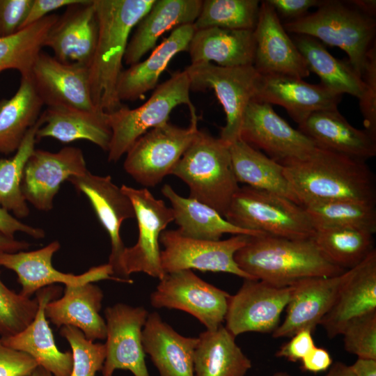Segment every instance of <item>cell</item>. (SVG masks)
I'll list each match as a JSON object with an SVG mask.
<instances>
[{
  "label": "cell",
  "instance_id": "cell-12",
  "mask_svg": "<svg viewBox=\"0 0 376 376\" xmlns=\"http://www.w3.org/2000/svg\"><path fill=\"white\" fill-rule=\"evenodd\" d=\"M230 295L203 281L191 269L166 273L150 295L157 308L178 309L195 317L207 330L225 320Z\"/></svg>",
  "mask_w": 376,
  "mask_h": 376
},
{
  "label": "cell",
  "instance_id": "cell-16",
  "mask_svg": "<svg viewBox=\"0 0 376 376\" xmlns=\"http://www.w3.org/2000/svg\"><path fill=\"white\" fill-rule=\"evenodd\" d=\"M88 171L82 150L66 146L52 152L35 149L25 165L22 191L26 202L40 211L53 208L61 185Z\"/></svg>",
  "mask_w": 376,
  "mask_h": 376
},
{
  "label": "cell",
  "instance_id": "cell-38",
  "mask_svg": "<svg viewBox=\"0 0 376 376\" xmlns=\"http://www.w3.org/2000/svg\"><path fill=\"white\" fill-rule=\"evenodd\" d=\"M58 17L52 13L12 36L0 38V72L15 70L21 77L30 76L45 38Z\"/></svg>",
  "mask_w": 376,
  "mask_h": 376
},
{
  "label": "cell",
  "instance_id": "cell-7",
  "mask_svg": "<svg viewBox=\"0 0 376 376\" xmlns=\"http://www.w3.org/2000/svg\"><path fill=\"white\" fill-rule=\"evenodd\" d=\"M191 84L187 71L176 72L156 86L141 106L130 109L123 105L106 113L111 131L108 161L118 162L134 143L150 130L169 122L171 111L180 104L195 109L190 100Z\"/></svg>",
  "mask_w": 376,
  "mask_h": 376
},
{
  "label": "cell",
  "instance_id": "cell-51",
  "mask_svg": "<svg viewBox=\"0 0 376 376\" xmlns=\"http://www.w3.org/2000/svg\"><path fill=\"white\" fill-rule=\"evenodd\" d=\"M80 0H32L31 5L21 29L42 19L60 8L67 7Z\"/></svg>",
  "mask_w": 376,
  "mask_h": 376
},
{
  "label": "cell",
  "instance_id": "cell-3",
  "mask_svg": "<svg viewBox=\"0 0 376 376\" xmlns=\"http://www.w3.org/2000/svg\"><path fill=\"white\" fill-rule=\"evenodd\" d=\"M234 258L239 267L253 279L276 287L290 286L308 277L337 276L346 271L331 262L313 238L251 236Z\"/></svg>",
  "mask_w": 376,
  "mask_h": 376
},
{
  "label": "cell",
  "instance_id": "cell-4",
  "mask_svg": "<svg viewBox=\"0 0 376 376\" xmlns=\"http://www.w3.org/2000/svg\"><path fill=\"white\" fill-rule=\"evenodd\" d=\"M375 12L373 0H324L316 11L283 25L288 33L343 49L361 77L368 52L375 44Z\"/></svg>",
  "mask_w": 376,
  "mask_h": 376
},
{
  "label": "cell",
  "instance_id": "cell-35",
  "mask_svg": "<svg viewBox=\"0 0 376 376\" xmlns=\"http://www.w3.org/2000/svg\"><path fill=\"white\" fill-rule=\"evenodd\" d=\"M43 106L31 77H21L15 95L0 100V155L16 152Z\"/></svg>",
  "mask_w": 376,
  "mask_h": 376
},
{
  "label": "cell",
  "instance_id": "cell-39",
  "mask_svg": "<svg viewBox=\"0 0 376 376\" xmlns=\"http://www.w3.org/2000/svg\"><path fill=\"white\" fill-rule=\"evenodd\" d=\"M313 240L331 262L345 269L360 264L375 249L373 234L357 228H317Z\"/></svg>",
  "mask_w": 376,
  "mask_h": 376
},
{
  "label": "cell",
  "instance_id": "cell-32",
  "mask_svg": "<svg viewBox=\"0 0 376 376\" xmlns=\"http://www.w3.org/2000/svg\"><path fill=\"white\" fill-rule=\"evenodd\" d=\"M36 139L53 138L68 143L83 139L107 151L111 131L106 113L66 107H47L40 116Z\"/></svg>",
  "mask_w": 376,
  "mask_h": 376
},
{
  "label": "cell",
  "instance_id": "cell-50",
  "mask_svg": "<svg viewBox=\"0 0 376 376\" xmlns=\"http://www.w3.org/2000/svg\"><path fill=\"white\" fill-rule=\"evenodd\" d=\"M324 0H267L280 20L290 22L306 15L309 8L319 7Z\"/></svg>",
  "mask_w": 376,
  "mask_h": 376
},
{
  "label": "cell",
  "instance_id": "cell-45",
  "mask_svg": "<svg viewBox=\"0 0 376 376\" xmlns=\"http://www.w3.org/2000/svg\"><path fill=\"white\" fill-rule=\"evenodd\" d=\"M340 335L347 352L376 360V311L350 320Z\"/></svg>",
  "mask_w": 376,
  "mask_h": 376
},
{
  "label": "cell",
  "instance_id": "cell-52",
  "mask_svg": "<svg viewBox=\"0 0 376 376\" xmlns=\"http://www.w3.org/2000/svg\"><path fill=\"white\" fill-rule=\"evenodd\" d=\"M0 232L7 236L14 237L17 232L26 233L35 239H42L45 236V231L40 228L27 225L10 212L0 207Z\"/></svg>",
  "mask_w": 376,
  "mask_h": 376
},
{
  "label": "cell",
  "instance_id": "cell-25",
  "mask_svg": "<svg viewBox=\"0 0 376 376\" xmlns=\"http://www.w3.org/2000/svg\"><path fill=\"white\" fill-rule=\"evenodd\" d=\"M298 130L319 148L364 162L376 155V136L354 127L337 109L313 113Z\"/></svg>",
  "mask_w": 376,
  "mask_h": 376
},
{
  "label": "cell",
  "instance_id": "cell-54",
  "mask_svg": "<svg viewBox=\"0 0 376 376\" xmlns=\"http://www.w3.org/2000/svg\"><path fill=\"white\" fill-rule=\"evenodd\" d=\"M31 246L25 241H19L0 232V252L15 253L24 251Z\"/></svg>",
  "mask_w": 376,
  "mask_h": 376
},
{
  "label": "cell",
  "instance_id": "cell-27",
  "mask_svg": "<svg viewBox=\"0 0 376 376\" xmlns=\"http://www.w3.org/2000/svg\"><path fill=\"white\" fill-rule=\"evenodd\" d=\"M197 343L198 337L180 335L157 313H148L142 331V343L159 376H194Z\"/></svg>",
  "mask_w": 376,
  "mask_h": 376
},
{
  "label": "cell",
  "instance_id": "cell-36",
  "mask_svg": "<svg viewBox=\"0 0 376 376\" xmlns=\"http://www.w3.org/2000/svg\"><path fill=\"white\" fill-rule=\"evenodd\" d=\"M230 154L237 182L279 194L297 203L283 165L241 139L230 146Z\"/></svg>",
  "mask_w": 376,
  "mask_h": 376
},
{
  "label": "cell",
  "instance_id": "cell-31",
  "mask_svg": "<svg viewBox=\"0 0 376 376\" xmlns=\"http://www.w3.org/2000/svg\"><path fill=\"white\" fill-rule=\"evenodd\" d=\"M255 47L253 30L210 27L195 31L187 52L191 65L230 68L253 65Z\"/></svg>",
  "mask_w": 376,
  "mask_h": 376
},
{
  "label": "cell",
  "instance_id": "cell-10",
  "mask_svg": "<svg viewBox=\"0 0 376 376\" xmlns=\"http://www.w3.org/2000/svg\"><path fill=\"white\" fill-rule=\"evenodd\" d=\"M123 191L130 199L137 221L139 236L136 244L125 247L120 260L123 279L142 272L161 279L165 275L161 263L159 238L174 221L171 207L156 198L147 188L136 189L123 185Z\"/></svg>",
  "mask_w": 376,
  "mask_h": 376
},
{
  "label": "cell",
  "instance_id": "cell-8",
  "mask_svg": "<svg viewBox=\"0 0 376 376\" xmlns=\"http://www.w3.org/2000/svg\"><path fill=\"white\" fill-rule=\"evenodd\" d=\"M190 113L188 127L168 122L143 134L127 150L124 169L136 182L145 188L152 187L171 175L199 132L196 110Z\"/></svg>",
  "mask_w": 376,
  "mask_h": 376
},
{
  "label": "cell",
  "instance_id": "cell-47",
  "mask_svg": "<svg viewBox=\"0 0 376 376\" xmlns=\"http://www.w3.org/2000/svg\"><path fill=\"white\" fill-rule=\"evenodd\" d=\"M31 3L32 0H0V38L21 30Z\"/></svg>",
  "mask_w": 376,
  "mask_h": 376
},
{
  "label": "cell",
  "instance_id": "cell-55",
  "mask_svg": "<svg viewBox=\"0 0 376 376\" xmlns=\"http://www.w3.org/2000/svg\"><path fill=\"white\" fill-rule=\"evenodd\" d=\"M356 376H376V360L360 359L351 366Z\"/></svg>",
  "mask_w": 376,
  "mask_h": 376
},
{
  "label": "cell",
  "instance_id": "cell-19",
  "mask_svg": "<svg viewBox=\"0 0 376 376\" xmlns=\"http://www.w3.org/2000/svg\"><path fill=\"white\" fill-rule=\"evenodd\" d=\"M253 66L263 75H284L303 79L310 70L274 9L267 1L260 4L253 29Z\"/></svg>",
  "mask_w": 376,
  "mask_h": 376
},
{
  "label": "cell",
  "instance_id": "cell-24",
  "mask_svg": "<svg viewBox=\"0 0 376 376\" xmlns=\"http://www.w3.org/2000/svg\"><path fill=\"white\" fill-rule=\"evenodd\" d=\"M342 95L321 84L284 75H262L256 100L285 109L298 125L316 111L337 109Z\"/></svg>",
  "mask_w": 376,
  "mask_h": 376
},
{
  "label": "cell",
  "instance_id": "cell-23",
  "mask_svg": "<svg viewBox=\"0 0 376 376\" xmlns=\"http://www.w3.org/2000/svg\"><path fill=\"white\" fill-rule=\"evenodd\" d=\"M61 287L49 285L36 292L38 309L32 322L18 334L1 338L3 343L32 357L39 366L54 376H70L72 368V352H61L45 313L47 304L61 292Z\"/></svg>",
  "mask_w": 376,
  "mask_h": 376
},
{
  "label": "cell",
  "instance_id": "cell-46",
  "mask_svg": "<svg viewBox=\"0 0 376 376\" xmlns=\"http://www.w3.org/2000/svg\"><path fill=\"white\" fill-rule=\"evenodd\" d=\"M363 92L359 106L363 118L365 130L376 136V45L368 52L363 72Z\"/></svg>",
  "mask_w": 376,
  "mask_h": 376
},
{
  "label": "cell",
  "instance_id": "cell-49",
  "mask_svg": "<svg viewBox=\"0 0 376 376\" xmlns=\"http://www.w3.org/2000/svg\"><path fill=\"white\" fill-rule=\"evenodd\" d=\"M310 329H303L293 335L276 352V357L285 358L291 362L301 361L315 346Z\"/></svg>",
  "mask_w": 376,
  "mask_h": 376
},
{
  "label": "cell",
  "instance_id": "cell-26",
  "mask_svg": "<svg viewBox=\"0 0 376 376\" xmlns=\"http://www.w3.org/2000/svg\"><path fill=\"white\" fill-rule=\"evenodd\" d=\"M376 311V251L354 267L321 321L327 336L340 335L353 318Z\"/></svg>",
  "mask_w": 376,
  "mask_h": 376
},
{
  "label": "cell",
  "instance_id": "cell-43",
  "mask_svg": "<svg viewBox=\"0 0 376 376\" xmlns=\"http://www.w3.org/2000/svg\"><path fill=\"white\" fill-rule=\"evenodd\" d=\"M38 309L36 298L31 299L15 292L0 278V338L14 336L24 329L34 319Z\"/></svg>",
  "mask_w": 376,
  "mask_h": 376
},
{
  "label": "cell",
  "instance_id": "cell-9",
  "mask_svg": "<svg viewBox=\"0 0 376 376\" xmlns=\"http://www.w3.org/2000/svg\"><path fill=\"white\" fill-rule=\"evenodd\" d=\"M185 70L191 91L212 89L223 107L226 125L219 138L228 146L239 140L245 111L256 100L262 75L253 65L226 68L191 64Z\"/></svg>",
  "mask_w": 376,
  "mask_h": 376
},
{
  "label": "cell",
  "instance_id": "cell-17",
  "mask_svg": "<svg viewBox=\"0 0 376 376\" xmlns=\"http://www.w3.org/2000/svg\"><path fill=\"white\" fill-rule=\"evenodd\" d=\"M60 249V243L53 241L35 251H21L15 253L0 252V266L13 270L17 275L22 285L21 294L30 297L34 292L54 283L77 285L112 279L132 283L113 276L111 266L107 263L90 268L80 275L65 274L56 269L52 263L54 254Z\"/></svg>",
  "mask_w": 376,
  "mask_h": 376
},
{
  "label": "cell",
  "instance_id": "cell-40",
  "mask_svg": "<svg viewBox=\"0 0 376 376\" xmlns=\"http://www.w3.org/2000/svg\"><path fill=\"white\" fill-rule=\"evenodd\" d=\"M41 125L39 118L26 134L15 155L10 158H0V207L17 218H25L30 212L22 191V182L25 165L36 149V132Z\"/></svg>",
  "mask_w": 376,
  "mask_h": 376
},
{
  "label": "cell",
  "instance_id": "cell-58",
  "mask_svg": "<svg viewBox=\"0 0 376 376\" xmlns=\"http://www.w3.org/2000/svg\"><path fill=\"white\" fill-rule=\"evenodd\" d=\"M272 376H292V375L285 371H278V372L274 373Z\"/></svg>",
  "mask_w": 376,
  "mask_h": 376
},
{
  "label": "cell",
  "instance_id": "cell-44",
  "mask_svg": "<svg viewBox=\"0 0 376 376\" xmlns=\"http://www.w3.org/2000/svg\"><path fill=\"white\" fill-rule=\"evenodd\" d=\"M60 334L72 348L73 361L70 376H95L97 371L102 370L106 358L104 344L94 343L73 326H63Z\"/></svg>",
  "mask_w": 376,
  "mask_h": 376
},
{
  "label": "cell",
  "instance_id": "cell-30",
  "mask_svg": "<svg viewBox=\"0 0 376 376\" xmlns=\"http://www.w3.org/2000/svg\"><path fill=\"white\" fill-rule=\"evenodd\" d=\"M201 0H155L139 21L130 38L124 56L128 65L139 61L154 49L158 38L166 31L194 24L202 6Z\"/></svg>",
  "mask_w": 376,
  "mask_h": 376
},
{
  "label": "cell",
  "instance_id": "cell-56",
  "mask_svg": "<svg viewBox=\"0 0 376 376\" xmlns=\"http://www.w3.org/2000/svg\"><path fill=\"white\" fill-rule=\"evenodd\" d=\"M325 376H356L351 366L343 362L333 363Z\"/></svg>",
  "mask_w": 376,
  "mask_h": 376
},
{
  "label": "cell",
  "instance_id": "cell-11",
  "mask_svg": "<svg viewBox=\"0 0 376 376\" xmlns=\"http://www.w3.org/2000/svg\"><path fill=\"white\" fill-rule=\"evenodd\" d=\"M251 236L236 235L224 240H203L185 237L178 230H164L159 238L161 263L165 274L184 269L229 273L253 279L235 260V254Z\"/></svg>",
  "mask_w": 376,
  "mask_h": 376
},
{
  "label": "cell",
  "instance_id": "cell-15",
  "mask_svg": "<svg viewBox=\"0 0 376 376\" xmlns=\"http://www.w3.org/2000/svg\"><path fill=\"white\" fill-rule=\"evenodd\" d=\"M104 315L107 341L102 376H113L118 369L130 370L134 376H150L142 343L147 310L142 306L116 304L107 307Z\"/></svg>",
  "mask_w": 376,
  "mask_h": 376
},
{
  "label": "cell",
  "instance_id": "cell-13",
  "mask_svg": "<svg viewBox=\"0 0 376 376\" xmlns=\"http://www.w3.org/2000/svg\"><path fill=\"white\" fill-rule=\"evenodd\" d=\"M240 139L283 166L307 157L317 148L279 116L271 104L256 100L245 111Z\"/></svg>",
  "mask_w": 376,
  "mask_h": 376
},
{
  "label": "cell",
  "instance_id": "cell-34",
  "mask_svg": "<svg viewBox=\"0 0 376 376\" xmlns=\"http://www.w3.org/2000/svg\"><path fill=\"white\" fill-rule=\"evenodd\" d=\"M235 338L223 325L202 332L194 351V376H245L251 361Z\"/></svg>",
  "mask_w": 376,
  "mask_h": 376
},
{
  "label": "cell",
  "instance_id": "cell-42",
  "mask_svg": "<svg viewBox=\"0 0 376 376\" xmlns=\"http://www.w3.org/2000/svg\"><path fill=\"white\" fill-rule=\"evenodd\" d=\"M260 4L258 0H205L193 24L196 30L210 27L253 30Z\"/></svg>",
  "mask_w": 376,
  "mask_h": 376
},
{
  "label": "cell",
  "instance_id": "cell-1",
  "mask_svg": "<svg viewBox=\"0 0 376 376\" xmlns=\"http://www.w3.org/2000/svg\"><path fill=\"white\" fill-rule=\"evenodd\" d=\"M284 174L299 205L350 200L376 203V180L366 162L316 148L290 162Z\"/></svg>",
  "mask_w": 376,
  "mask_h": 376
},
{
  "label": "cell",
  "instance_id": "cell-53",
  "mask_svg": "<svg viewBox=\"0 0 376 376\" xmlns=\"http://www.w3.org/2000/svg\"><path fill=\"white\" fill-rule=\"evenodd\" d=\"M301 361L302 370L315 374L327 370L333 363L329 352L325 348L316 346Z\"/></svg>",
  "mask_w": 376,
  "mask_h": 376
},
{
  "label": "cell",
  "instance_id": "cell-37",
  "mask_svg": "<svg viewBox=\"0 0 376 376\" xmlns=\"http://www.w3.org/2000/svg\"><path fill=\"white\" fill-rule=\"evenodd\" d=\"M292 40L309 70L320 77L322 85L335 93H347L360 99L364 83L348 60L334 57L321 42L313 37L295 35Z\"/></svg>",
  "mask_w": 376,
  "mask_h": 376
},
{
  "label": "cell",
  "instance_id": "cell-14",
  "mask_svg": "<svg viewBox=\"0 0 376 376\" xmlns=\"http://www.w3.org/2000/svg\"><path fill=\"white\" fill-rule=\"evenodd\" d=\"M292 286L276 287L256 279L243 284L229 299L226 329L235 337L246 332L272 334L292 295Z\"/></svg>",
  "mask_w": 376,
  "mask_h": 376
},
{
  "label": "cell",
  "instance_id": "cell-33",
  "mask_svg": "<svg viewBox=\"0 0 376 376\" xmlns=\"http://www.w3.org/2000/svg\"><path fill=\"white\" fill-rule=\"evenodd\" d=\"M162 193L171 205L177 229L182 235L198 240L217 241L226 233L260 236L263 233L240 228L232 224L212 207L190 197L181 196L169 185Z\"/></svg>",
  "mask_w": 376,
  "mask_h": 376
},
{
  "label": "cell",
  "instance_id": "cell-57",
  "mask_svg": "<svg viewBox=\"0 0 376 376\" xmlns=\"http://www.w3.org/2000/svg\"><path fill=\"white\" fill-rule=\"evenodd\" d=\"M26 376H54L50 372L40 366H38L29 375Z\"/></svg>",
  "mask_w": 376,
  "mask_h": 376
},
{
  "label": "cell",
  "instance_id": "cell-28",
  "mask_svg": "<svg viewBox=\"0 0 376 376\" xmlns=\"http://www.w3.org/2000/svg\"><path fill=\"white\" fill-rule=\"evenodd\" d=\"M103 297L102 290L93 283L65 285L63 297L45 306V316L58 328H78L90 340L105 339L106 322L100 315Z\"/></svg>",
  "mask_w": 376,
  "mask_h": 376
},
{
  "label": "cell",
  "instance_id": "cell-18",
  "mask_svg": "<svg viewBox=\"0 0 376 376\" xmlns=\"http://www.w3.org/2000/svg\"><path fill=\"white\" fill-rule=\"evenodd\" d=\"M30 77L47 107L96 110L91 100L88 66L62 62L41 51Z\"/></svg>",
  "mask_w": 376,
  "mask_h": 376
},
{
  "label": "cell",
  "instance_id": "cell-22",
  "mask_svg": "<svg viewBox=\"0 0 376 376\" xmlns=\"http://www.w3.org/2000/svg\"><path fill=\"white\" fill-rule=\"evenodd\" d=\"M65 8L50 28L43 47L51 49L54 56L62 62L89 68L98 34L94 0H80Z\"/></svg>",
  "mask_w": 376,
  "mask_h": 376
},
{
  "label": "cell",
  "instance_id": "cell-48",
  "mask_svg": "<svg viewBox=\"0 0 376 376\" xmlns=\"http://www.w3.org/2000/svg\"><path fill=\"white\" fill-rule=\"evenodd\" d=\"M38 366L32 357L5 345L0 338V376H26Z\"/></svg>",
  "mask_w": 376,
  "mask_h": 376
},
{
  "label": "cell",
  "instance_id": "cell-41",
  "mask_svg": "<svg viewBox=\"0 0 376 376\" xmlns=\"http://www.w3.org/2000/svg\"><path fill=\"white\" fill-rule=\"evenodd\" d=\"M315 229L352 228L376 232L375 205L350 200L314 203L304 206Z\"/></svg>",
  "mask_w": 376,
  "mask_h": 376
},
{
  "label": "cell",
  "instance_id": "cell-21",
  "mask_svg": "<svg viewBox=\"0 0 376 376\" xmlns=\"http://www.w3.org/2000/svg\"><path fill=\"white\" fill-rule=\"evenodd\" d=\"M354 267L337 276L305 278L290 285L292 295L286 306L285 318L272 333V337H292L303 329L313 332L331 308Z\"/></svg>",
  "mask_w": 376,
  "mask_h": 376
},
{
  "label": "cell",
  "instance_id": "cell-6",
  "mask_svg": "<svg viewBox=\"0 0 376 376\" xmlns=\"http://www.w3.org/2000/svg\"><path fill=\"white\" fill-rule=\"evenodd\" d=\"M225 219L242 229L293 240L311 239L315 228L304 207L279 194L239 187Z\"/></svg>",
  "mask_w": 376,
  "mask_h": 376
},
{
  "label": "cell",
  "instance_id": "cell-20",
  "mask_svg": "<svg viewBox=\"0 0 376 376\" xmlns=\"http://www.w3.org/2000/svg\"><path fill=\"white\" fill-rule=\"evenodd\" d=\"M68 181L90 201L110 239L111 253L108 264L111 266L114 274L123 278L120 260L125 246L120 236V228L125 220L135 218L130 199L113 182L110 175H97L88 171L84 175L69 178Z\"/></svg>",
  "mask_w": 376,
  "mask_h": 376
},
{
  "label": "cell",
  "instance_id": "cell-2",
  "mask_svg": "<svg viewBox=\"0 0 376 376\" xmlns=\"http://www.w3.org/2000/svg\"><path fill=\"white\" fill-rule=\"evenodd\" d=\"M155 0H94L98 23L95 52L89 65L95 109L109 113L123 106L117 84L132 30Z\"/></svg>",
  "mask_w": 376,
  "mask_h": 376
},
{
  "label": "cell",
  "instance_id": "cell-5",
  "mask_svg": "<svg viewBox=\"0 0 376 376\" xmlns=\"http://www.w3.org/2000/svg\"><path fill=\"white\" fill-rule=\"evenodd\" d=\"M171 175L187 184L190 198L224 217L240 187L232 169L230 146L200 130Z\"/></svg>",
  "mask_w": 376,
  "mask_h": 376
},
{
  "label": "cell",
  "instance_id": "cell-29",
  "mask_svg": "<svg viewBox=\"0 0 376 376\" xmlns=\"http://www.w3.org/2000/svg\"><path fill=\"white\" fill-rule=\"evenodd\" d=\"M195 31L193 24L175 28L146 59L123 70L117 84L118 100L121 102L136 100L155 88L171 60L177 54L187 52Z\"/></svg>",
  "mask_w": 376,
  "mask_h": 376
}]
</instances>
